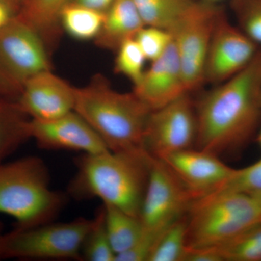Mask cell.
<instances>
[{"label":"cell","mask_w":261,"mask_h":261,"mask_svg":"<svg viewBox=\"0 0 261 261\" xmlns=\"http://www.w3.org/2000/svg\"><path fill=\"white\" fill-rule=\"evenodd\" d=\"M261 50L250 64L216 85L195 105V146L214 154L243 145L261 114Z\"/></svg>","instance_id":"cell-1"},{"label":"cell","mask_w":261,"mask_h":261,"mask_svg":"<svg viewBox=\"0 0 261 261\" xmlns=\"http://www.w3.org/2000/svg\"><path fill=\"white\" fill-rule=\"evenodd\" d=\"M152 157L145 149L82 154L68 191L77 199L97 197L103 204L140 216Z\"/></svg>","instance_id":"cell-2"},{"label":"cell","mask_w":261,"mask_h":261,"mask_svg":"<svg viewBox=\"0 0 261 261\" xmlns=\"http://www.w3.org/2000/svg\"><path fill=\"white\" fill-rule=\"evenodd\" d=\"M74 111L110 151L145 149L144 134L152 110L135 92H118L104 76L97 74L87 85L75 87Z\"/></svg>","instance_id":"cell-3"},{"label":"cell","mask_w":261,"mask_h":261,"mask_svg":"<svg viewBox=\"0 0 261 261\" xmlns=\"http://www.w3.org/2000/svg\"><path fill=\"white\" fill-rule=\"evenodd\" d=\"M65 197L51 190L45 163L34 156L0 163V213L16 220V228L51 222Z\"/></svg>","instance_id":"cell-4"},{"label":"cell","mask_w":261,"mask_h":261,"mask_svg":"<svg viewBox=\"0 0 261 261\" xmlns=\"http://www.w3.org/2000/svg\"><path fill=\"white\" fill-rule=\"evenodd\" d=\"M187 247L219 246L261 222L255 196L216 191L192 201L187 214Z\"/></svg>","instance_id":"cell-5"},{"label":"cell","mask_w":261,"mask_h":261,"mask_svg":"<svg viewBox=\"0 0 261 261\" xmlns=\"http://www.w3.org/2000/svg\"><path fill=\"white\" fill-rule=\"evenodd\" d=\"M92 219H75L4 233L0 244V259L82 260L81 250Z\"/></svg>","instance_id":"cell-6"},{"label":"cell","mask_w":261,"mask_h":261,"mask_svg":"<svg viewBox=\"0 0 261 261\" xmlns=\"http://www.w3.org/2000/svg\"><path fill=\"white\" fill-rule=\"evenodd\" d=\"M221 10L212 3L195 0L171 31L187 92L205 82V67L213 32Z\"/></svg>","instance_id":"cell-7"},{"label":"cell","mask_w":261,"mask_h":261,"mask_svg":"<svg viewBox=\"0 0 261 261\" xmlns=\"http://www.w3.org/2000/svg\"><path fill=\"white\" fill-rule=\"evenodd\" d=\"M49 54L39 33L17 15L0 29V73L20 93L29 80L51 70Z\"/></svg>","instance_id":"cell-8"},{"label":"cell","mask_w":261,"mask_h":261,"mask_svg":"<svg viewBox=\"0 0 261 261\" xmlns=\"http://www.w3.org/2000/svg\"><path fill=\"white\" fill-rule=\"evenodd\" d=\"M197 133L195 104L189 92L149 114L143 147L152 157L168 154L195 145Z\"/></svg>","instance_id":"cell-9"},{"label":"cell","mask_w":261,"mask_h":261,"mask_svg":"<svg viewBox=\"0 0 261 261\" xmlns=\"http://www.w3.org/2000/svg\"><path fill=\"white\" fill-rule=\"evenodd\" d=\"M191 192L163 160L152 157L140 219L146 229L161 231L187 215Z\"/></svg>","instance_id":"cell-10"},{"label":"cell","mask_w":261,"mask_h":261,"mask_svg":"<svg viewBox=\"0 0 261 261\" xmlns=\"http://www.w3.org/2000/svg\"><path fill=\"white\" fill-rule=\"evenodd\" d=\"M257 51V44L221 11L206 58L205 82L218 85L231 78L250 64Z\"/></svg>","instance_id":"cell-11"},{"label":"cell","mask_w":261,"mask_h":261,"mask_svg":"<svg viewBox=\"0 0 261 261\" xmlns=\"http://www.w3.org/2000/svg\"><path fill=\"white\" fill-rule=\"evenodd\" d=\"M29 130L31 139L42 149L90 154L110 151L95 130L74 111L53 121L31 119Z\"/></svg>","instance_id":"cell-12"},{"label":"cell","mask_w":261,"mask_h":261,"mask_svg":"<svg viewBox=\"0 0 261 261\" xmlns=\"http://www.w3.org/2000/svg\"><path fill=\"white\" fill-rule=\"evenodd\" d=\"M160 159L176 173L195 200L219 190L236 170L222 162L218 154L198 148L184 149Z\"/></svg>","instance_id":"cell-13"},{"label":"cell","mask_w":261,"mask_h":261,"mask_svg":"<svg viewBox=\"0 0 261 261\" xmlns=\"http://www.w3.org/2000/svg\"><path fill=\"white\" fill-rule=\"evenodd\" d=\"M18 102L31 119L53 121L74 111L75 87L47 70L25 84Z\"/></svg>","instance_id":"cell-14"},{"label":"cell","mask_w":261,"mask_h":261,"mask_svg":"<svg viewBox=\"0 0 261 261\" xmlns=\"http://www.w3.org/2000/svg\"><path fill=\"white\" fill-rule=\"evenodd\" d=\"M133 92L152 111L188 92L173 42L163 56L152 62L149 69L145 70L140 82L134 87Z\"/></svg>","instance_id":"cell-15"},{"label":"cell","mask_w":261,"mask_h":261,"mask_svg":"<svg viewBox=\"0 0 261 261\" xmlns=\"http://www.w3.org/2000/svg\"><path fill=\"white\" fill-rule=\"evenodd\" d=\"M144 27L132 0H116L105 13L102 28L94 42L102 49L116 51L123 42L135 39Z\"/></svg>","instance_id":"cell-16"},{"label":"cell","mask_w":261,"mask_h":261,"mask_svg":"<svg viewBox=\"0 0 261 261\" xmlns=\"http://www.w3.org/2000/svg\"><path fill=\"white\" fill-rule=\"evenodd\" d=\"M70 0H23L17 16L39 33L48 50L56 47L61 34L60 15Z\"/></svg>","instance_id":"cell-17"},{"label":"cell","mask_w":261,"mask_h":261,"mask_svg":"<svg viewBox=\"0 0 261 261\" xmlns=\"http://www.w3.org/2000/svg\"><path fill=\"white\" fill-rule=\"evenodd\" d=\"M30 121L17 99L0 97V163L31 139Z\"/></svg>","instance_id":"cell-18"},{"label":"cell","mask_w":261,"mask_h":261,"mask_svg":"<svg viewBox=\"0 0 261 261\" xmlns=\"http://www.w3.org/2000/svg\"><path fill=\"white\" fill-rule=\"evenodd\" d=\"M102 206L108 238L117 257L135 245L145 227L138 216L127 214L113 205L103 204Z\"/></svg>","instance_id":"cell-19"},{"label":"cell","mask_w":261,"mask_h":261,"mask_svg":"<svg viewBox=\"0 0 261 261\" xmlns=\"http://www.w3.org/2000/svg\"><path fill=\"white\" fill-rule=\"evenodd\" d=\"M147 27L171 32L195 0H132Z\"/></svg>","instance_id":"cell-20"},{"label":"cell","mask_w":261,"mask_h":261,"mask_svg":"<svg viewBox=\"0 0 261 261\" xmlns=\"http://www.w3.org/2000/svg\"><path fill=\"white\" fill-rule=\"evenodd\" d=\"M104 18V13L69 2L61 10L60 22L62 29L73 39L94 40L100 32Z\"/></svg>","instance_id":"cell-21"},{"label":"cell","mask_w":261,"mask_h":261,"mask_svg":"<svg viewBox=\"0 0 261 261\" xmlns=\"http://www.w3.org/2000/svg\"><path fill=\"white\" fill-rule=\"evenodd\" d=\"M213 247L221 261H261V222Z\"/></svg>","instance_id":"cell-22"},{"label":"cell","mask_w":261,"mask_h":261,"mask_svg":"<svg viewBox=\"0 0 261 261\" xmlns=\"http://www.w3.org/2000/svg\"><path fill=\"white\" fill-rule=\"evenodd\" d=\"M187 248V217L176 220L164 228L148 261H183Z\"/></svg>","instance_id":"cell-23"},{"label":"cell","mask_w":261,"mask_h":261,"mask_svg":"<svg viewBox=\"0 0 261 261\" xmlns=\"http://www.w3.org/2000/svg\"><path fill=\"white\" fill-rule=\"evenodd\" d=\"M82 260L116 261V255L108 238L103 206L98 210L86 234L81 250Z\"/></svg>","instance_id":"cell-24"},{"label":"cell","mask_w":261,"mask_h":261,"mask_svg":"<svg viewBox=\"0 0 261 261\" xmlns=\"http://www.w3.org/2000/svg\"><path fill=\"white\" fill-rule=\"evenodd\" d=\"M115 70L133 82L134 86L140 82L145 73L146 60L135 39H128L118 48Z\"/></svg>","instance_id":"cell-25"},{"label":"cell","mask_w":261,"mask_h":261,"mask_svg":"<svg viewBox=\"0 0 261 261\" xmlns=\"http://www.w3.org/2000/svg\"><path fill=\"white\" fill-rule=\"evenodd\" d=\"M146 60L156 61L167 51L173 42L171 33L153 27H144L135 38Z\"/></svg>","instance_id":"cell-26"},{"label":"cell","mask_w":261,"mask_h":261,"mask_svg":"<svg viewBox=\"0 0 261 261\" xmlns=\"http://www.w3.org/2000/svg\"><path fill=\"white\" fill-rule=\"evenodd\" d=\"M240 28L255 44H261V0H233Z\"/></svg>","instance_id":"cell-27"},{"label":"cell","mask_w":261,"mask_h":261,"mask_svg":"<svg viewBox=\"0 0 261 261\" xmlns=\"http://www.w3.org/2000/svg\"><path fill=\"white\" fill-rule=\"evenodd\" d=\"M216 191L241 192L252 195L260 193L261 159L248 167L235 170L232 176Z\"/></svg>","instance_id":"cell-28"},{"label":"cell","mask_w":261,"mask_h":261,"mask_svg":"<svg viewBox=\"0 0 261 261\" xmlns=\"http://www.w3.org/2000/svg\"><path fill=\"white\" fill-rule=\"evenodd\" d=\"M163 230L154 231L145 228L142 236L135 245L118 255L116 261H148Z\"/></svg>","instance_id":"cell-29"},{"label":"cell","mask_w":261,"mask_h":261,"mask_svg":"<svg viewBox=\"0 0 261 261\" xmlns=\"http://www.w3.org/2000/svg\"><path fill=\"white\" fill-rule=\"evenodd\" d=\"M70 3L83 5L91 9L106 13L116 0H70Z\"/></svg>","instance_id":"cell-30"},{"label":"cell","mask_w":261,"mask_h":261,"mask_svg":"<svg viewBox=\"0 0 261 261\" xmlns=\"http://www.w3.org/2000/svg\"><path fill=\"white\" fill-rule=\"evenodd\" d=\"M20 92L9 83L0 73V97L10 98L18 100Z\"/></svg>","instance_id":"cell-31"},{"label":"cell","mask_w":261,"mask_h":261,"mask_svg":"<svg viewBox=\"0 0 261 261\" xmlns=\"http://www.w3.org/2000/svg\"><path fill=\"white\" fill-rule=\"evenodd\" d=\"M16 15V13L8 5L0 0V29L9 23Z\"/></svg>","instance_id":"cell-32"},{"label":"cell","mask_w":261,"mask_h":261,"mask_svg":"<svg viewBox=\"0 0 261 261\" xmlns=\"http://www.w3.org/2000/svg\"><path fill=\"white\" fill-rule=\"evenodd\" d=\"M2 1L5 3L7 5H8L17 15L18 14L19 10H20L23 0H2Z\"/></svg>","instance_id":"cell-33"},{"label":"cell","mask_w":261,"mask_h":261,"mask_svg":"<svg viewBox=\"0 0 261 261\" xmlns=\"http://www.w3.org/2000/svg\"><path fill=\"white\" fill-rule=\"evenodd\" d=\"M253 196L256 197L257 200H258L259 203H260L261 205V192L260 193L256 194V195H253Z\"/></svg>","instance_id":"cell-34"},{"label":"cell","mask_w":261,"mask_h":261,"mask_svg":"<svg viewBox=\"0 0 261 261\" xmlns=\"http://www.w3.org/2000/svg\"><path fill=\"white\" fill-rule=\"evenodd\" d=\"M4 233H3V228H2L1 224H0V244H1L2 239H3Z\"/></svg>","instance_id":"cell-35"},{"label":"cell","mask_w":261,"mask_h":261,"mask_svg":"<svg viewBox=\"0 0 261 261\" xmlns=\"http://www.w3.org/2000/svg\"><path fill=\"white\" fill-rule=\"evenodd\" d=\"M257 141H258L259 144H260L261 147V130L260 133H259L258 137H257Z\"/></svg>","instance_id":"cell-36"},{"label":"cell","mask_w":261,"mask_h":261,"mask_svg":"<svg viewBox=\"0 0 261 261\" xmlns=\"http://www.w3.org/2000/svg\"><path fill=\"white\" fill-rule=\"evenodd\" d=\"M206 2H209V3H214V2L219 1V0H205Z\"/></svg>","instance_id":"cell-37"},{"label":"cell","mask_w":261,"mask_h":261,"mask_svg":"<svg viewBox=\"0 0 261 261\" xmlns=\"http://www.w3.org/2000/svg\"><path fill=\"white\" fill-rule=\"evenodd\" d=\"M260 99H261V97H260Z\"/></svg>","instance_id":"cell-38"}]
</instances>
